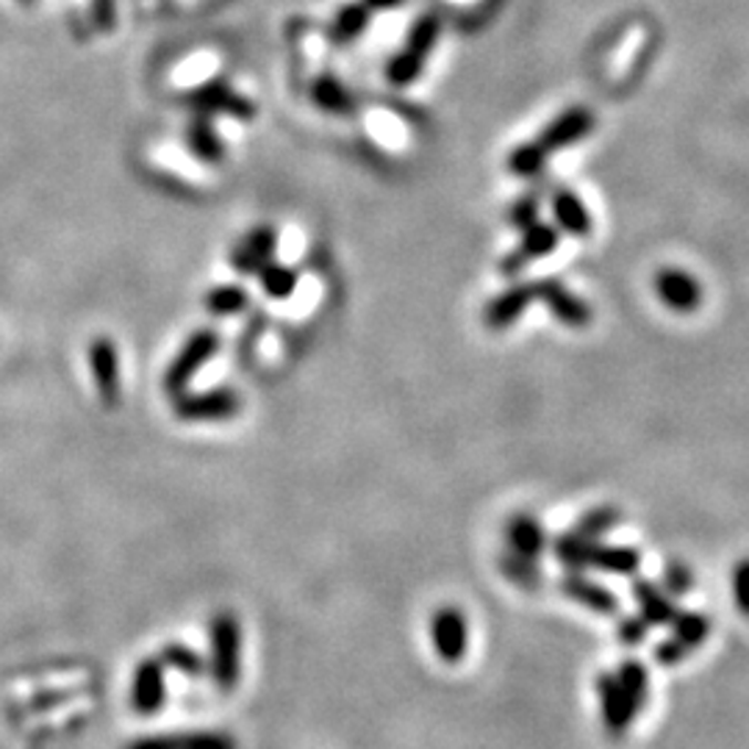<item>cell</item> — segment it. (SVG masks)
Wrapping results in <instances>:
<instances>
[{
	"instance_id": "obj_1",
	"label": "cell",
	"mask_w": 749,
	"mask_h": 749,
	"mask_svg": "<svg viewBox=\"0 0 749 749\" xmlns=\"http://www.w3.org/2000/svg\"><path fill=\"white\" fill-rule=\"evenodd\" d=\"M242 672V627L237 614L220 611L211 620V677L220 691H233Z\"/></svg>"
},
{
	"instance_id": "obj_2",
	"label": "cell",
	"mask_w": 749,
	"mask_h": 749,
	"mask_svg": "<svg viewBox=\"0 0 749 749\" xmlns=\"http://www.w3.org/2000/svg\"><path fill=\"white\" fill-rule=\"evenodd\" d=\"M217 347H220V336H217V331H211V327H200V331H195L193 336L186 339L184 347L178 350L173 364L167 366V375H164V389H167L173 397L180 395V392L186 389V384L193 381L195 372H198L200 366H204L206 361L217 353Z\"/></svg>"
},
{
	"instance_id": "obj_3",
	"label": "cell",
	"mask_w": 749,
	"mask_h": 749,
	"mask_svg": "<svg viewBox=\"0 0 749 749\" xmlns=\"http://www.w3.org/2000/svg\"><path fill=\"white\" fill-rule=\"evenodd\" d=\"M710 627H714L710 620L705 614H699V611H688V614L680 611L677 622L672 625V636L655 647V660L660 666H666V669L683 664L710 636Z\"/></svg>"
},
{
	"instance_id": "obj_4",
	"label": "cell",
	"mask_w": 749,
	"mask_h": 749,
	"mask_svg": "<svg viewBox=\"0 0 749 749\" xmlns=\"http://www.w3.org/2000/svg\"><path fill=\"white\" fill-rule=\"evenodd\" d=\"M175 414L184 423H222V419L237 417L242 408V397L233 389H211L200 395H175Z\"/></svg>"
},
{
	"instance_id": "obj_5",
	"label": "cell",
	"mask_w": 749,
	"mask_h": 749,
	"mask_svg": "<svg viewBox=\"0 0 749 749\" xmlns=\"http://www.w3.org/2000/svg\"><path fill=\"white\" fill-rule=\"evenodd\" d=\"M186 103L193 106L195 114H206V117H215V114H226V117L233 119H253L256 117V106L248 101V97L239 95L228 81H209L204 86H195L189 95H186Z\"/></svg>"
},
{
	"instance_id": "obj_6",
	"label": "cell",
	"mask_w": 749,
	"mask_h": 749,
	"mask_svg": "<svg viewBox=\"0 0 749 749\" xmlns=\"http://www.w3.org/2000/svg\"><path fill=\"white\" fill-rule=\"evenodd\" d=\"M430 642H434L436 655H439L445 664L456 666L461 664L464 655L469 649V625L467 616L461 614V608L456 605H445L434 614L430 620Z\"/></svg>"
},
{
	"instance_id": "obj_7",
	"label": "cell",
	"mask_w": 749,
	"mask_h": 749,
	"mask_svg": "<svg viewBox=\"0 0 749 749\" xmlns=\"http://www.w3.org/2000/svg\"><path fill=\"white\" fill-rule=\"evenodd\" d=\"M535 300L550 309V314L555 316L561 325L566 327H586L592 322V305L586 303L583 298L572 294L570 289L564 287L555 278H544V281H535Z\"/></svg>"
},
{
	"instance_id": "obj_8",
	"label": "cell",
	"mask_w": 749,
	"mask_h": 749,
	"mask_svg": "<svg viewBox=\"0 0 749 749\" xmlns=\"http://www.w3.org/2000/svg\"><path fill=\"white\" fill-rule=\"evenodd\" d=\"M655 294L675 314H691L703 305V283L683 270H660L655 275Z\"/></svg>"
},
{
	"instance_id": "obj_9",
	"label": "cell",
	"mask_w": 749,
	"mask_h": 749,
	"mask_svg": "<svg viewBox=\"0 0 749 749\" xmlns=\"http://www.w3.org/2000/svg\"><path fill=\"white\" fill-rule=\"evenodd\" d=\"M597 697H600V710H603V725L605 730L614 738H622L631 730L633 719H636V708L631 705L627 694L622 691L620 680L611 672H603L597 677Z\"/></svg>"
},
{
	"instance_id": "obj_10",
	"label": "cell",
	"mask_w": 749,
	"mask_h": 749,
	"mask_svg": "<svg viewBox=\"0 0 749 749\" xmlns=\"http://www.w3.org/2000/svg\"><path fill=\"white\" fill-rule=\"evenodd\" d=\"M555 248H558V228L539 220L535 226H530L528 231H522V242H519V248L513 250V253H508L506 259H502L500 272L508 278L519 275L528 261L544 259V256H550Z\"/></svg>"
},
{
	"instance_id": "obj_11",
	"label": "cell",
	"mask_w": 749,
	"mask_h": 749,
	"mask_svg": "<svg viewBox=\"0 0 749 749\" xmlns=\"http://www.w3.org/2000/svg\"><path fill=\"white\" fill-rule=\"evenodd\" d=\"M594 128V114L583 106L566 108L564 114H558L544 131H541L539 142L544 145L547 153L564 150V147L575 145V142L586 139Z\"/></svg>"
},
{
	"instance_id": "obj_12",
	"label": "cell",
	"mask_w": 749,
	"mask_h": 749,
	"mask_svg": "<svg viewBox=\"0 0 749 749\" xmlns=\"http://www.w3.org/2000/svg\"><path fill=\"white\" fill-rule=\"evenodd\" d=\"M275 245H278V233L275 228L270 226H259L242 239V242L233 248L231 253V264L239 275H259L267 264L275 256Z\"/></svg>"
},
{
	"instance_id": "obj_13",
	"label": "cell",
	"mask_w": 749,
	"mask_h": 749,
	"mask_svg": "<svg viewBox=\"0 0 749 749\" xmlns=\"http://www.w3.org/2000/svg\"><path fill=\"white\" fill-rule=\"evenodd\" d=\"M535 300V287L533 283H513L506 292L497 294L495 300H489L483 309V325L491 331H506L513 322L522 320V314L528 311V305Z\"/></svg>"
},
{
	"instance_id": "obj_14",
	"label": "cell",
	"mask_w": 749,
	"mask_h": 749,
	"mask_svg": "<svg viewBox=\"0 0 749 749\" xmlns=\"http://www.w3.org/2000/svg\"><path fill=\"white\" fill-rule=\"evenodd\" d=\"M164 697V664L158 658H145L134 672V688H131V705L139 716H153L162 710Z\"/></svg>"
},
{
	"instance_id": "obj_15",
	"label": "cell",
	"mask_w": 749,
	"mask_h": 749,
	"mask_svg": "<svg viewBox=\"0 0 749 749\" xmlns=\"http://www.w3.org/2000/svg\"><path fill=\"white\" fill-rule=\"evenodd\" d=\"M125 749H237V738L220 730L169 732V736L136 738Z\"/></svg>"
},
{
	"instance_id": "obj_16",
	"label": "cell",
	"mask_w": 749,
	"mask_h": 749,
	"mask_svg": "<svg viewBox=\"0 0 749 749\" xmlns=\"http://www.w3.org/2000/svg\"><path fill=\"white\" fill-rule=\"evenodd\" d=\"M92 375L106 406H117L119 400V358L117 344L112 339H95L90 347Z\"/></svg>"
},
{
	"instance_id": "obj_17",
	"label": "cell",
	"mask_w": 749,
	"mask_h": 749,
	"mask_svg": "<svg viewBox=\"0 0 749 749\" xmlns=\"http://www.w3.org/2000/svg\"><path fill=\"white\" fill-rule=\"evenodd\" d=\"M561 592L572 600V603L583 605V608L594 611V614L614 616L620 611V600L611 589H605L603 583L592 581L583 572H570V575L561 581Z\"/></svg>"
},
{
	"instance_id": "obj_18",
	"label": "cell",
	"mask_w": 749,
	"mask_h": 749,
	"mask_svg": "<svg viewBox=\"0 0 749 749\" xmlns=\"http://www.w3.org/2000/svg\"><path fill=\"white\" fill-rule=\"evenodd\" d=\"M633 600H636L638 614L649 622V627H672L680 616L675 597H669L664 589L655 586L653 581H644V578L633 581Z\"/></svg>"
},
{
	"instance_id": "obj_19",
	"label": "cell",
	"mask_w": 749,
	"mask_h": 749,
	"mask_svg": "<svg viewBox=\"0 0 749 749\" xmlns=\"http://www.w3.org/2000/svg\"><path fill=\"white\" fill-rule=\"evenodd\" d=\"M506 550L517 552V555L530 558V561H539L547 550V530L530 513H517L506 522Z\"/></svg>"
},
{
	"instance_id": "obj_20",
	"label": "cell",
	"mask_w": 749,
	"mask_h": 749,
	"mask_svg": "<svg viewBox=\"0 0 749 749\" xmlns=\"http://www.w3.org/2000/svg\"><path fill=\"white\" fill-rule=\"evenodd\" d=\"M552 217H555V228L572 237H589L592 233V215H589L586 204L578 198L570 189H558L552 193L550 200Z\"/></svg>"
},
{
	"instance_id": "obj_21",
	"label": "cell",
	"mask_w": 749,
	"mask_h": 749,
	"mask_svg": "<svg viewBox=\"0 0 749 749\" xmlns=\"http://www.w3.org/2000/svg\"><path fill=\"white\" fill-rule=\"evenodd\" d=\"M184 139L189 145V150H193V156L200 158L204 164H220L226 158V142L217 136L215 123L206 114H195L189 119Z\"/></svg>"
},
{
	"instance_id": "obj_22",
	"label": "cell",
	"mask_w": 749,
	"mask_h": 749,
	"mask_svg": "<svg viewBox=\"0 0 749 749\" xmlns=\"http://www.w3.org/2000/svg\"><path fill=\"white\" fill-rule=\"evenodd\" d=\"M638 566H642V555H638L636 547H622V544H594L592 552V570L608 572V575H622L631 578L636 575Z\"/></svg>"
},
{
	"instance_id": "obj_23",
	"label": "cell",
	"mask_w": 749,
	"mask_h": 749,
	"mask_svg": "<svg viewBox=\"0 0 749 749\" xmlns=\"http://www.w3.org/2000/svg\"><path fill=\"white\" fill-rule=\"evenodd\" d=\"M311 101L320 112L325 114H336V117H344L355 108L353 95H350L347 86L336 79V75H316L314 84H311Z\"/></svg>"
},
{
	"instance_id": "obj_24",
	"label": "cell",
	"mask_w": 749,
	"mask_h": 749,
	"mask_svg": "<svg viewBox=\"0 0 749 749\" xmlns=\"http://www.w3.org/2000/svg\"><path fill=\"white\" fill-rule=\"evenodd\" d=\"M370 12L372 9L366 7V3H347V7H342L333 14L327 37H331L336 45H350V42L358 40L366 31V25H370Z\"/></svg>"
},
{
	"instance_id": "obj_25",
	"label": "cell",
	"mask_w": 749,
	"mask_h": 749,
	"mask_svg": "<svg viewBox=\"0 0 749 749\" xmlns=\"http://www.w3.org/2000/svg\"><path fill=\"white\" fill-rule=\"evenodd\" d=\"M594 544H597V541L581 539L578 533L566 530L564 535H558V539L552 541V552H555L558 564H564L570 572H583L592 570Z\"/></svg>"
},
{
	"instance_id": "obj_26",
	"label": "cell",
	"mask_w": 749,
	"mask_h": 749,
	"mask_svg": "<svg viewBox=\"0 0 749 749\" xmlns=\"http://www.w3.org/2000/svg\"><path fill=\"white\" fill-rule=\"evenodd\" d=\"M497 564H500V572L506 575V581L524 589V592H535V589H541V583H544L539 561H530V558L517 555V552L502 550Z\"/></svg>"
},
{
	"instance_id": "obj_27",
	"label": "cell",
	"mask_w": 749,
	"mask_h": 749,
	"mask_svg": "<svg viewBox=\"0 0 749 749\" xmlns=\"http://www.w3.org/2000/svg\"><path fill=\"white\" fill-rule=\"evenodd\" d=\"M616 680H620L622 691L627 694V699H631V705L638 710L644 708V705L649 703V672L647 666L642 664V660L636 658H627L622 660L620 669H616Z\"/></svg>"
},
{
	"instance_id": "obj_28",
	"label": "cell",
	"mask_w": 749,
	"mask_h": 749,
	"mask_svg": "<svg viewBox=\"0 0 749 749\" xmlns=\"http://www.w3.org/2000/svg\"><path fill=\"white\" fill-rule=\"evenodd\" d=\"M620 522H622L620 508L597 506V508H592V511H586L581 519H578V524L572 528V533H578L581 539H589V541H600L605 533H611V530H614Z\"/></svg>"
},
{
	"instance_id": "obj_29",
	"label": "cell",
	"mask_w": 749,
	"mask_h": 749,
	"mask_svg": "<svg viewBox=\"0 0 749 749\" xmlns=\"http://www.w3.org/2000/svg\"><path fill=\"white\" fill-rule=\"evenodd\" d=\"M547 156H550V153L544 150V145H541L539 139L522 142V145H517L508 153V169H511L513 175H519V178H535V175L544 169Z\"/></svg>"
},
{
	"instance_id": "obj_30",
	"label": "cell",
	"mask_w": 749,
	"mask_h": 749,
	"mask_svg": "<svg viewBox=\"0 0 749 749\" xmlns=\"http://www.w3.org/2000/svg\"><path fill=\"white\" fill-rule=\"evenodd\" d=\"M259 283H261V292H264L267 298L287 300V298H292L294 289H298V272L289 270V267H283V264H275V261H270V264L259 272Z\"/></svg>"
},
{
	"instance_id": "obj_31",
	"label": "cell",
	"mask_w": 749,
	"mask_h": 749,
	"mask_svg": "<svg viewBox=\"0 0 749 749\" xmlns=\"http://www.w3.org/2000/svg\"><path fill=\"white\" fill-rule=\"evenodd\" d=\"M248 303V292L242 287H237V283H222V287H215L206 294V309L215 316H233L239 311H245Z\"/></svg>"
},
{
	"instance_id": "obj_32",
	"label": "cell",
	"mask_w": 749,
	"mask_h": 749,
	"mask_svg": "<svg viewBox=\"0 0 749 749\" xmlns=\"http://www.w3.org/2000/svg\"><path fill=\"white\" fill-rule=\"evenodd\" d=\"M439 31H441V23L436 14H423V18L414 20V25L408 29V37H406V51L417 53V56L428 59L430 51H434L436 40H439Z\"/></svg>"
},
{
	"instance_id": "obj_33",
	"label": "cell",
	"mask_w": 749,
	"mask_h": 749,
	"mask_svg": "<svg viewBox=\"0 0 749 749\" xmlns=\"http://www.w3.org/2000/svg\"><path fill=\"white\" fill-rule=\"evenodd\" d=\"M423 67H425V59L403 48V51H397L395 56L389 59V64H386V79H389V84H395V86H408V84H414L419 75H423Z\"/></svg>"
},
{
	"instance_id": "obj_34",
	"label": "cell",
	"mask_w": 749,
	"mask_h": 749,
	"mask_svg": "<svg viewBox=\"0 0 749 749\" xmlns=\"http://www.w3.org/2000/svg\"><path fill=\"white\" fill-rule=\"evenodd\" d=\"M660 583H664V592L669 594V597H683V594H688L694 589V572L691 566L683 564V561H666L664 564V572H660Z\"/></svg>"
},
{
	"instance_id": "obj_35",
	"label": "cell",
	"mask_w": 749,
	"mask_h": 749,
	"mask_svg": "<svg viewBox=\"0 0 749 749\" xmlns=\"http://www.w3.org/2000/svg\"><path fill=\"white\" fill-rule=\"evenodd\" d=\"M158 660H162L164 666H173V669L184 672V675L189 677H198L200 672H204L200 655L193 653L189 647H184V644H167V647L162 649V655H158Z\"/></svg>"
},
{
	"instance_id": "obj_36",
	"label": "cell",
	"mask_w": 749,
	"mask_h": 749,
	"mask_svg": "<svg viewBox=\"0 0 749 749\" xmlns=\"http://www.w3.org/2000/svg\"><path fill=\"white\" fill-rule=\"evenodd\" d=\"M539 215H541L539 195H522V198L508 209V226L517 228V231H528L530 226L539 222Z\"/></svg>"
},
{
	"instance_id": "obj_37",
	"label": "cell",
	"mask_w": 749,
	"mask_h": 749,
	"mask_svg": "<svg viewBox=\"0 0 749 749\" xmlns=\"http://www.w3.org/2000/svg\"><path fill=\"white\" fill-rule=\"evenodd\" d=\"M649 622L644 620L642 614H633V616H622L620 625H616V638H620L625 647H642L644 642H647L649 636Z\"/></svg>"
},
{
	"instance_id": "obj_38",
	"label": "cell",
	"mask_w": 749,
	"mask_h": 749,
	"mask_svg": "<svg viewBox=\"0 0 749 749\" xmlns=\"http://www.w3.org/2000/svg\"><path fill=\"white\" fill-rule=\"evenodd\" d=\"M732 597H736L738 614L749 616V558H741L732 570Z\"/></svg>"
},
{
	"instance_id": "obj_39",
	"label": "cell",
	"mask_w": 749,
	"mask_h": 749,
	"mask_svg": "<svg viewBox=\"0 0 749 749\" xmlns=\"http://www.w3.org/2000/svg\"><path fill=\"white\" fill-rule=\"evenodd\" d=\"M364 3L372 9V12H389V9L400 7L403 0H364Z\"/></svg>"
},
{
	"instance_id": "obj_40",
	"label": "cell",
	"mask_w": 749,
	"mask_h": 749,
	"mask_svg": "<svg viewBox=\"0 0 749 749\" xmlns=\"http://www.w3.org/2000/svg\"><path fill=\"white\" fill-rule=\"evenodd\" d=\"M20 3H25V7H31V3H34V0H20Z\"/></svg>"
}]
</instances>
